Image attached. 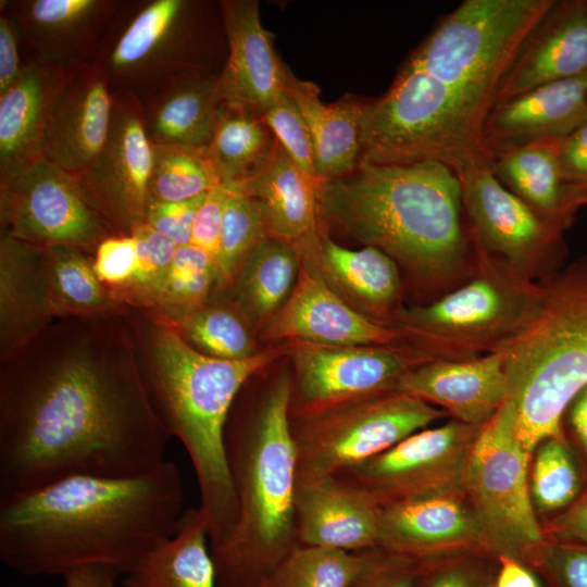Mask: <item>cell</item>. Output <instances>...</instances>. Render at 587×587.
Listing matches in <instances>:
<instances>
[{
  "label": "cell",
  "mask_w": 587,
  "mask_h": 587,
  "mask_svg": "<svg viewBox=\"0 0 587 587\" xmlns=\"http://www.w3.org/2000/svg\"><path fill=\"white\" fill-rule=\"evenodd\" d=\"M122 310L57 317L1 359L0 497L71 475L134 476L166 460L171 436Z\"/></svg>",
  "instance_id": "1"
},
{
  "label": "cell",
  "mask_w": 587,
  "mask_h": 587,
  "mask_svg": "<svg viewBox=\"0 0 587 587\" xmlns=\"http://www.w3.org/2000/svg\"><path fill=\"white\" fill-rule=\"evenodd\" d=\"M183 504L180 472L168 460L134 476L71 475L0 497V559L27 577L89 565L125 575L175 534Z\"/></svg>",
  "instance_id": "2"
},
{
  "label": "cell",
  "mask_w": 587,
  "mask_h": 587,
  "mask_svg": "<svg viewBox=\"0 0 587 587\" xmlns=\"http://www.w3.org/2000/svg\"><path fill=\"white\" fill-rule=\"evenodd\" d=\"M316 201L319 218L385 252L424 290L445 294L471 274L461 180L442 163L360 161L349 175L320 182Z\"/></svg>",
  "instance_id": "3"
},
{
  "label": "cell",
  "mask_w": 587,
  "mask_h": 587,
  "mask_svg": "<svg viewBox=\"0 0 587 587\" xmlns=\"http://www.w3.org/2000/svg\"><path fill=\"white\" fill-rule=\"evenodd\" d=\"M132 323L153 408L190 458L214 551L228 540L238 519L224 445L228 414L243 385L285 351L267 349L242 360H222L196 350L154 313Z\"/></svg>",
  "instance_id": "4"
},
{
  "label": "cell",
  "mask_w": 587,
  "mask_h": 587,
  "mask_svg": "<svg viewBox=\"0 0 587 587\" xmlns=\"http://www.w3.org/2000/svg\"><path fill=\"white\" fill-rule=\"evenodd\" d=\"M292 376L274 375L253 400L235 399L224 429L225 454L238 503L228 540L211 551L216 587L268 585L298 547L295 528L297 451L290 430Z\"/></svg>",
  "instance_id": "5"
},
{
  "label": "cell",
  "mask_w": 587,
  "mask_h": 587,
  "mask_svg": "<svg viewBox=\"0 0 587 587\" xmlns=\"http://www.w3.org/2000/svg\"><path fill=\"white\" fill-rule=\"evenodd\" d=\"M538 305L499 350L514 434L532 457L548 438H563L561 420L587 385V257L539 280Z\"/></svg>",
  "instance_id": "6"
},
{
  "label": "cell",
  "mask_w": 587,
  "mask_h": 587,
  "mask_svg": "<svg viewBox=\"0 0 587 587\" xmlns=\"http://www.w3.org/2000/svg\"><path fill=\"white\" fill-rule=\"evenodd\" d=\"M469 277L424 305L398 308L388 323L424 362L465 360L499 350L534 314L539 282L474 243Z\"/></svg>",
  "instance_id": "7"
},
{
  "label": "cell",
  "mask_w": 587,
  "mask_h": 587,
  "mask_svg": "<svg viewBox=\"0 0 587 587\" xmlns=\"http://www.w3.org/2000/svg\"><path fill=\"white\" fill-rule=\"evenodd\" d=\"M486 118L449 87L405 62L383 97L361 104L360 161H433L455 173L491 162L484 138Z\"/></svg>",
  "instance_id": "8"
},
{
  "label": "cell",
  "mask_w": 587,
  "mask_h": 587,
  "mask_svg": "<svg viewBox=\"0 0 587 587\" xmlns=\"http://www.w3.org/2000/svg\"><path fill=\"white\" fill-rule=\"evenodd\" d=\"M555 0H465L445 15L407 62L488 116L525 40Z\"/></svg>",
  "instance_id": "9"
},
{
  "label": "cell",
  "mask_w": 587,
  "mask_h": 587,
  "mask_svg": "<svg viewBox=\"0 0 587 587\" xmlns=\"http://www.w3.org/2000/svg\"><path fill=\"white\" fill-rule=\"evenodd\" d=\"M202 4L190 0H120L96 63L113 91L140 98L155 85L192 72H214Z\"/></svg>",
  "instance_id": "10"
},
{
  "label": "cell",
  "mask_w": 587,
  "mask_h": 587,
  "mask_svg": "<svg viewBox=\"0 0 587 587\" xmlns=\"http://www.w3.org/2000/svg\"><path fill=\"white\" fill-rule=\"evenodd\" d=\"M446 414L401 391L289 414L297 479L334 476L380 454Z\"/></svg>",
  "instance_id": "11"
},
{
  "label": "cell",
  "mask_w": 587,
  "mask_h": 587,
  "mask_svg": "<svg viewBox=\"0 0 587 587\" xmlns=\"http://www.w3.org/2000/svg\"><path fill=\"white\" fill-rule=\"evenodd\" d=\"M529 460L502 404L482 426L463 475V490L499 555L526 564L544 544L529 494Z\"/></svg>",
  "instance_id": "12"
},
{
  "label": "cell",
  "mask_w": 587,
  "mask_h": 587,
  "mask_svg": "<svg viewBox=\"0 0 587 587\" xmlns=\"http://www.w3.org/2000/svg\"><path fill=\"white\" fill-rule=\"evenodd\" d=\"M480 428L455 420L424 428L334 477L377 508L463 489L464 469Z\"/></svg>",
  "instance_id": "13"
},
{
  "label": "cell",
  "mask_w": 587,
  "mask_h": 587,
  "mask_svg": "<svg viewBox=\"0 0 587 587\" xmlns=\"http://www.w3.org/2000/svg\"><path fill=\"white\" fill-rule=\"evenodd\" d=\"M0 225L1 234L32 245H68L93 253L117 235L89 204L77 179L43 158L0 179Z\"/></svg>",
  "instance_id": "14"
},
{
  "label": "cell",
  "mask_w": 587,
  "mask_h": 587,
  "mask_svg": "<svg viewBox=\"0 0 587 587\" xmlns=\"http://www.w3.org/2000/svg\"><path fill=\"white\" fill-rule=\"evenodd\" d=\"M289 414L397 391L401 377L425 363L403 345L327 346L291 341Z\"/></svg>",
  "instance_id": "15"
},
{
  "label": "cell",
  "mask_w": 587,
  "mask_h": 587,
  "mask_svg": "<svg viewBox=\"0 0 587 587\" xmlns=\"http://www.w3.org/2000/svg\"><path fill=\"white\" fill-rule=\"evenodd\" d=\"M491 162L457 173L473 242L534 279L563 248L562 225L538 214L494 175Z\"/></svg>",
  "instance_id": "16"
},
{
  "label": "cell",
  "mask_w": 587,
  "mask_h": 587,
  "mask_svg": "<svg viewBox=\"0 0 587 587\" xmlns=\"http://www.w3.org/2000/svg\"><path fill=\"white\" fill-rule=\"evenodd\" d=\"M112 116L104 147L78 185L89 204L117 235H128L145 223L152 167L139 98L112 92Z\"/></svg>",
  "instance_id": "17"
},
{
  "label": "cell",
  "mask_w": 587,
  "mask_h": 587,
  "mask_svg": "<svg viewBox=\"0 0 587 587\" xmlns=\"http://www.w3.org/2000/svg\"><path fill=\"white\" fill-rule=\"evenodd\" d=\"M377 548L415 562L466 552L499 555L463 489L378 508Z\"/></svg>",
  "instance_id": "18"
},
{
  "label": "cell",
  "mask_w": 587,
  "mask_h": 587,
  "mask_svg": "<svg viewBox=\"0 0 587 587\" xmlns=\"http://www.w3.org/2000/svg\"><path fill=\"white\" fill-rule=\"evenodd\" d=\"M262 337L327 346L399 344L392 327L348 304L302 254L295 288L282 308L263 324Z\"/></svg>",
  "instance_id": "19"
},
{
  "label": "cell",
  "mask_w": 587,
  "mask_h": 587,
  "mask_svg": "<svg viewBox=\"0 0 587 587\" xmlns=\"http://www.w3.org/2000/svg\"><path fill=\"white\" fill-rule=\"evenodd\" d=\"M120 0H1L18 34L23 60L95 63Z\"/></svg>",
  "instance_id": "20"
},
{
  "label": "cell",
  "mask_w": 587,
  "mask_h": 587,
  "mask_svg": "<svg viewBox=\"0 0 587 587\" xmlns=\"http://www.w3.org/2000/svg\"><path fill=\"white\" fill-rule=\"evenodd\" d=\"M227 58L218 75L223 102L262 118L285 92L286 72L254 0L220 2Z\"/></svg>",
  "instance_id": "21"
},
{
  "label": "cell",
  "mask_w": 587,
  "mask_h": 587,
  "mask_svg": "<svg viewBox=\"0 0 587 587\" xmlns=\"http://www.w3.org/2000/svg\"><path fill=\"white\" fill-rule=\"evenodd\" d=\"M112 92L104 70L85 64L63 88L48 123L42 158L83 176L101 153L112 116Z\"/></svg>",
  "instance_id": "22"
},
{
  "label": "cell",
  "mask_w": 587,
  "mask_h": 587,
  "mask_svg": "<svg viewBox=\"0 0 587 587\" xmlns=\"http://www.w3.org/2000/svg\"><path fill=\"white\" fill-rule=\"evenodd\" d=\"M17 80L0 95V179L42 158L53 108L67 82L85 64L23 60Z\"/></svg>",
  "instance_id": "23"
},
{
  "label": "cell",
  "mask_w": 587,
  "mask_h": 587,
  "mask_svg": "<svg viewBox=\"0 0 587 587\" xmlns=\"http://www.w3.org/2000/svg\"><path fill=\"white\" fill-rule=\"evenodd\" d=\"M397 391L442 408L453 420L482 427L508 396L500 351L465 360L428 361L410 369Z\"/></svg>",
  "instance_id": "24"
},
{
  "label": "cell",
  "mask_w": 587,
  "mask_h": 587,
  "mask_svg": "<svg viewBox=\"0 0 587 587\" xmlns=\"http://www.w3.org/2000/svg\"><path fill=\"white\" fill-rule=\"evenodd\" d=\"M586 74L587 1H555L525 40L497 90L495 104Z\"/></svg>",
  "instance_id": "25"
},
{
  "label": "cell",
  "mask_w": 587,
  "mask_h": 587,
  "mask_svg": "<svg viewBox=\"0 0 587 587\" xmlns=\"http://www.w3.org/2000/svg\"><path fill=\"white\" fill-rule=\"evenodd\" d=\"M587 120V74L548 83L489 112L484 138L490 152L537 141H562Z\"/></svg>",
  "instance_id": "26"
},
{
  "label": "cell",
  "mask_w": 587,
  "mask_h": 587,
  "mask_svg": "<svg viewBox=\"0 0 587 587\" xmlns=\"http://www.w3.org/2000/svg\"><path fill=\"white\" fill-rule=\"evenodd\" d=\"M298 245L329 287L357 311L380 322L397 304L399 266L385 252L370 246L359 250L342 247L320 224Z\"/></svg>",
  "instance_id": "27"
},
{
  "label": "cell",
  "mask_w": 587,
  "mask_h": 587,
  "mask_svg": "<svg viewBox=\"0 0 587 587\" xmlns=\"http://www.w3.org/2000/svg\"><path fill=\"white\" fill-rule=\"evenodd\" d=\"M295 528L299 546L362 551L377 547L378 508L334 476L296 478Z\"/></svg>",
  "instance_id": "28"
},
{
  "label": "cell",
  "mask_w": 587,
  "mask_h": 587,
  "mask_svg": "<svg viewBox=\"0 0 587 587\" xmlns=\"http://www.w3.org/2000/svg\"><path fill=\"white\" fill-rule=\"evenodd\" d=\"M215 72L186 73L139 98L151 145L207 147L222 102Z\"/></svg>",
  "instance_id": "29"
},
{
  "label": "cell",
  "mask_w": 587,
  "mask_h": 587,
  "mask_svg": "<svg viewBox=\"0 0 587 587\" xmlns=\"http://www.w3.org/2000/svg\"><path fill=\"white\" fill-rule=\"evenodd\" d=\"M54 319L43 277V247L1 234V359L33 339Z\"/></svg>",
  "instance_id": "30"
},
{
  "label": "cell",
  "mask_w": 587,
  "mask_h": 587,
  "mask_svg": "<svg viewBox=\"0 0 587 587\" xmlns=\"http://www.w3.org/2000/svg\"><path fill=\"white\" fill-rule=\"evenodd\" d=\"M497 179L542 217L567 227L576 212L575 185L559 161V142L537 141L491 152Z\"/></svg>",
  "instance_id": "31"
},
{
  "label": "cell",
  "mask_w": 587,
  "mask_h": 587,
  "mask_svg": "<svg viewBox=\"0 0 587 587\" xmlns=\"http://www.w3.org/2000/svg\"><path fill=\"white\" fill-rule=\"evenodd\" d=\"M285 91L302 114L314 146L319 179L333 180L352 173L360 162L361 102L325 104L320 89L296 77L287 67Z\"/></svg>",
  "instance_id": "32"
},
{
  "label": "cell",
  "mask_w": 587,
  "mask_h": 587,
  "mask_svg": "<svg viewBox=\"0 0 587 587\" xmlns=\"http://www.w3.org/2000/svg\"><path fill=\"white\" fill-rule=\"evenodd\" d=\"M260 203L271 237L298 242L319 225L315 182L276 142L253 176L238 184Z\"/></svg>",
  "instance_id": "33"
},
{
  "label": "cell",
  "mask_w": 587,
  "mask_h": 587,
  "mask_svg": "<svg viewBox=\"0 0 587 587\" xmlns=\"http://www.w3.org/2000/svg\"><path fill=\"white\" fill-rule=\"evenodd\" d=\"M123 587H216L209 524L198 508L184 511L175 534L124 575Z\"/></svg>",
  "instance_id": "34"
},
{
  "label": "cell",
  "mask_w": 587,
  "mask_h": 587,
  "mask_svg": "<svg viewBox=\"0 0 587 587\" xmlns=\"http://www.w3.org/2000/svg\"><path fill=\"white\" fill-rule=\"evenodd\" d=\"M301 263L298 242L267 237L243 259L232 285L236 304L252 323L264 324L287 301Z\"/></svg>",
  "instance_id": "35"
},
{
  "label": "cell",
  "mask_w": 587,
  "mask_h": 587,
  "mask_svg": "<svg viewBox=\"0 0 587 587\" xmlns=\"http://www.w3.org/2000/svg\"><path fill=\"white\" fill-rule=\"evenodd\" d=\"M93 254L68 245L43 247V277L57 317L89 316L122 309L97 277Z\"/></svg>",
  "instance_id": "36"
},
{
  "label": "cell",
  "mask_w": 587,
  "mask_h": 587,
  "mask_svg": "<svg viewBox=\"0 0 587 587\" xmlns=\"http://www.w3.org/2000/svg\"><path fill=\"white\" fill-rule=\"evenodd\" d=\"M276 142L262 118L222 101L207 151L222 184H240L263 167Z\"/></svg>",
  "instance_id": "37"
},
{
  "label": "cell",
  "mask_w": 587,
  "mask_h": 587,
  "mask_svg": "<svg viewBox=\"0 0 587 587\" xmlns=\"http://www.w3.org/2000/svg\"><path fill=\"white\" fill-rule=\"evenodd\" d=\"M221 184L207 147L152 145L149 198L185 201Z\"/></svg>",
  "instance_id": "38"
},
{
  "label": "cell",
  "mask_w": 587,
  "mask_h": 587,
  "mask_svg": "<svg viewBox=\"0 0 587 587\" xmlns=\"http://www.w3.org/2000/svg\"><path fill=\"white\" fill-rule=\"evenodd\" d=\"M216 285L215 261L190 243L178 246L153 313L178 326L208 303Z\"/></svg>",
  "instance_id": "39"
},
{
  "label": "cell",
  "mask_w": 587,
  "mask_h": 587,
  "mask_svg": "<svg viewBox=\"0 0 587 587\" xmlns=\"http://www.w3.org/2000/svg\"><path fill=\"white\" fill-rule=\"evenodd\" d=\"M375 548L347 551L332 547L298 546L282 562L270 585L350 587L369 565Z\"/></svg>",
  "instance_id": "40"
},
{
  "label": "cell",
  "mask_w": 587,
  "mask_h": 587,
  "mask_svg": "<svg viewBox=\"0 0 587 587\" xmlns=\"http://www.w3.org/2000/svg\"><path fill=\"white\" fill-rule=\"evenodd\" d=\"M196 350L222 360H242L258 353L252 323L236 303H207L178 326Z\"/></svg>",
  "instance_id": "41"
},
{
  "label": "cell",
  "mask_w": 587,
  "mask_h": 587,
  "mask_svg": "<svg viewBox=\"0 0 587 587\" xmlns=\"http://www.w3.org/2000/svg\"><path fill=\"white\" fill-rule=\"evenodd\" d=\"M229 185L232 192L224 210L216 258V290L232 285L243 259L258 243L270 237L259 201L238 184Z\"/></svg>",
  "instance_id": "42"
},
{
  "label": "cell",
  "mask_w": 587,
  "mask_h": 587,
  "mask_svg": "<svg viewBox=\"0 0 587 587\" xmlns=\"http://www.w3.org/2000/svg\"><path fill=\"white\" fill-rule=\"evenodd\" d=\"M130 235L137 242V270L128 285L113 296L121 305L152 309L164 289L178 246L147 223L135 226Z\"/></svg>",
  "instance_id": "43"
},
{
  "label": "cell",
  "mask_w": 587,
  "mask_h": 587,
  "mask_svg": "<svg viewBox=\"0 0 587 587\" xmlns=\"http://www.w3.org/2000/svg\"><path fill=\"white\" fill-rule=\"evenodd\" d=\"M534 453L529 483L534 508L549 512L566 507L578 494L579 477L564 438H548Z\"/></svg>",
  "instance_id": "44"
},
{
  "label": "cell",
  "mask_w": 587,
  "mask_h": 587,
  "mask_svg": "<svg viewBox=\"0 0 587 587\" xmlns=\"http://www.w3.org/2000/svg\"><path fill=\"white\" fill-rule=\"evenodd\" d=\"M498 559L479 552L417 562L413 587H495Z\"/></svg>",
  "instance_id": "45"
},
{
  "label": "cell",
  "mask_w": 587,
  "mask_h": 587,
  "mask_svg": "<svg viewBox=\"0 0 587 587\" xmlns=\"http://www.w3.org/2000/svg\"><path fill=\"white\" fill-rule=\"evenodd\" d=\"M296 165L315 182V153L309 127L294 100L285 91L262 117Z\"/></svg>",
  "instance_id": "46"
},
{
  "label": "cell",
  "mask_w": 587,
  "mask_h": 587,
  "mask_svg": "<svg viewBox=\"0 0 587 587\" xmlns=\"http://www.w3.org/2000/svg\"><path fill=\"white\" fill-rule=\"evenodd\" d=\"M527 565L539 572L549 587H587V547L544 542Z\"/></svg>",
  "instance_id": "47"
},
{
  "label": "cell",
  "mask_w": 587,
  "mask_h": 587,
  "mask_svg": "<svg viewBox=\"0 0 587 587\" xmlns=\"http://www.w3.org/2000/svg\"><path fill=\"white\" fill-rule=\"evenodd\" d=\"M137 264V242L130 234L113 235L104 239L93 253V271L112 294L128 285Z\"/></svg>",
  "instance_id": "48"
},
{
  "label": "cell",
  "mask_w": 587,
  "mask_h": 587,
  "mask_svg": "<svg viewBox=\"0 0 587 587\" xmlns=\"http://www.w3.org/2000/svg\"><path fill=\"white\" fill-rule=\"evenodd\" d=\"M205 195L177 202L149 198L145 223L177 246L189 245L193 220Z\"/></svg>",
  "instance_id": "49"
},
{
  "label": "cell",
  "mask_w": 587,
  "mask_h": 587,
  "mask_svg": "<svg viewBox=\"0 0 587 587\" xmlns=\"http://www.w3.org/2000/svg\"><path fill=\"white\" fill-rule=\"evenodd\" d=\"M230 192L229 184H221L210 190L198 208L191 228L190 245L205 252L215 263L224 210Z\"/></svg>",
  "instance_id": "50"
},
{
  "label": "cell",
  "mask_w": 587,
  "mask_h": 587,
  "mask_svg": "<svg viewBox=\"0 0 587 587\" xmlns=\"http://www.w3.org/2000/svg\"><path fill=\"white\" fill-rule=\"evenodd\" d=\"M417 562L375 548L372 560L350 587H413Z\"/></svg>",
  "instance_id": "51"
},
{
  "label": "cell",
  "mask_w": 587,
  "mask_h": 587,
  "mask_svg": "<svg viewBox=\"0 0 587 587\" xmlns=\"http://www.w3.org/2000/svg\"><path fill=\"white\" fill-rule=\"evenodd\" d=\"M559 161L569 183L587 184V120L559 142Z\"/></svg>",
  "instance_id": "52"
},
{
  "label": "cell",
  "mask_w": 587,
  "mask_h": 587,
  "mask_svg": "<svg viewBox=\"0 0 587 587\" xmlns=\"http://www.w3.org/2000/svg\"><path fill=\"white\" fill-rule=\"evenodd\" d=\"M23 64L17 29L7 15L0 13V95L17 80Z\"/></svg>",
  "instance_id": "53"
},
{
  "label": "cell",
  "mask_w": 587,
  "mask_h": 587,
  "mask_svg": "<svg viewBox=\"0 0 587 587\" xmlns=\"http://www.w3.org/2000/svg\"><path fill=\"white\" fill-rule=\"evenodd\" d=\"M495 587H542L538 578L523 561L509 554H500Z\"/></svg>",
  "instance_id": "54"
},
{
  "label": "cell",
  "mask_w": 587,
  "mask_h": 587,
  "mask_svg": "<svg viewBox=\"0 0 587 587\" xmlns=\"http://www.w3.org/2000/svg\"><path fill=\"white\" fill-rule=\"evenodd\" d=\"M551 533L566 541L587 544V496L554 521Z\"/></svg>",
  "instance_id": "55"
},
{
  "label": "cell",
  "mask_w": 587,
  "mask_h": 587,
  "mask_svg": "<svg viewBox=\"0 0 587 587\" xmlns=\"http://www.w3.org/2000/svg\"><path fill=\"white\" fill-rule=\"evenodd\" d=\"M120 574L108 566L89 565L76 569L64 576L71 587H115Z\"/></svg>",
  "instance_id": "56"
},
{
  "label": "cell",
  "mask_w": 587,
  "mask_h": 587,
  "mask_svg": "<svg viewBox=\"0 0 587 587\" xmlns=\"http://www.w3.org/2000/svg\"><path fill=\"white\" fill-rule=\"evenodd\" d=\"M569 407L572 427L587 454V385L573 398Z\"/></svg>",
  "instance_id": "57"
},
{
  "label": "cell",
  "mask_w": 587,
  "mask_h": 587,
  "mask_svg": "<svg viewBox=\"0 0 587 587\" xmlns=\"http://www.w3.org/2000/svg\"><path fill=\"white\" fill-rule=\"evenodd\" d=\"M587 204V184L575 185L574 205L578 210L582 205Z\"/></svg>",
  "instance_id": "58"
},
{
  "label": "cell",
  "mask_w": 587,
  "mask_h": 587,
  "mask_svg": "<svg viewBox=\"0 0 587 587\" xmlns=\"http://www.w3.org/2000/svg\"><path fill=\"white\" fill-rule=\"evenodd\" d=\"M263 587H273V586L268 584V585H265V586H263Z\"/></svg>",
  "instance_id": "59"
},
{
  "label": "cell",
  "mask_w": 587,
  "mask_h": 587,
  "mask_svg": "<svg viewBox=\"0 0 587 587\" xmlns=\"http://www.w3.org/2000/svg\"><path fill=\"white\" fill-rule=\"evenodd\" d=\"M64 587H71V586H70V585H67V584H65V586H64Z\"/></svg>",
  "instance_id": "60"
},
{
  "label": "cell",
  "mask_w": 587,
  "mask_h": 587,
  "mask_svg": "<svg viewBox=\"0 0 587 587\" xmlns=\"http://www.w3.org/2000/svg\"><path fill=\"white\" fill-rule=\"evenodd\" d=\"M587 1V0H586Z\"/></svg>",
  "instance_id": "61"
}]
</instances>
